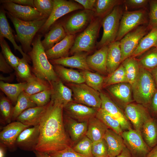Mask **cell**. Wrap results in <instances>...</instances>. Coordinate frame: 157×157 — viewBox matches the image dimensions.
Wrapping results in <instances>:
<instances>
[{
	"label": "cell",
	"mask_w": 157,
	"mask_h": 157,
	"mask_svg": "<svg viewBox=\"0 0 157 157\" xmlns=\"http://www.w3.org/2000/svg\"><path fill=\"white\" fill-rule=\"evenodd\" d=\"M63 106L51 99L39 124L40 137L35 150L48 154L71 146L63 121Z\"/></svg>",
	"instance_id": "1"
},
{
	"label": "cell",
	"mask_w": 157,
	"mask_h": 157,
	"mask_svg": "<svg viewBox=\"0 0 157 157\" xmlns=\"http://www.w3.org/2000/svg\"><path fill=\"white\" fill-rule=\"evenodd\" d=\"M43 35H37L32 44V48L28 53L32 63V72L37 77L47 81L51 85L52 82L59 79L53 66L48 59L41 42Z\"/></svg>",
	"instance_id": "2"
},
{
	"label": "cell",
	"mask_w": 157,
	"mask_h": 157,
	"mask_svg": "<svg viewBox=\"0 0 157 157\" xmlns=\"http://www.w3.org/2000/svg\"><path fill=\"white\" fill-rule=\"evenodd\" d=\"M6 13L13 24L17 39L21 43L23 51L25 53H28L32 49L31 45L36 33L48 18L44 17L33 21L26 22L16 18L7 11Z\"/></svg>",
	"instance_id": "3"
},
{
	"label": "cell",
	"mask_w": 157,
	"mask_h": 157,
	"mask_svg": "<svg viewBox=\"0 0 157 157\" xmlns=\"http://www.w3.org/2000/svg\"><path fill=\"white\" fill-rule=\"evenodd\" d=\"M131 85L134 101L147 108L157 89L150 72L140 67L138 76Z\"/></svg>",
	"instance_id": "4"
},
{
	"label": "cell",
	"mask_w": 157,
	"mask_h": 157,
	"mask_svg": "<svg viewBox=\"0 0 157 157\" xmlns=\"http://www.w3.org/2000/svg\"><path fill=\"white\" fill-rule=\"evenodd\" d=\"M102 20V19L98 17L93 19L84 30L75 38L69 53H88L94 49Z\"/></svg>",
	"instance_id": "5"
},
{
	"label": "cell",
	"mask_w": 157,
	"mask_h": 157,
	"mask_svg": "<svg viewBox=\"0 0 157 157\" xmlns=\"http://www.w3.org/2000/svg\"><path fill=\"white\" fill-rule=\"evenodd\" d=\"M121 6L115 7L110 13L102 19L103 33L100 41L96 44L98 49L115 41L123 14V8Z\"/></svg>",
	"instance_id": "6"
},
{
	"label": "cell",
	"mask_w": 157,
	"mask_h": 157,
	"mask_svg": "<svg viewBox=\"0 0 157 157\" xmlns=\"http://www.w3.org/2000/svg\"><path fill=\"white\" fill-rule=\"evenodd\" d=\"M148 13L146 9L124 12L115 41H119L126 34L138 26L148 24Z\"/></svg>",
	"instance_id": "7"
},
{
	"label": "cell",
	"mask_w": 157,
	"mask_h": 157,
	"mask_svg": "<svg viewBox=\"0 0 157 157\" xmlns=\"http://www.w3.org/2000/svg\"><path fill=\"white\" fill-rule=\"evenodd\" d=\"M69 85L72 92L74 101L98 110L101 108L99 92L84 83H70Z\"/></svg>",
	"instance_id": "8"
},
{
	"label": "cell",
	"mask_w": 157,
	"mask_h": 157,
	"mask_svg": "<svg viewBox=\"0 0 157 157\" xmlns=\"http://www.w3.org/2000/svg\"><path fill=\"white\" fill-rule=\"evenodd\" d=\"M150 31L148 24L139 26L127 33L119 41L122 62L131 56L140 40Z\"/></svg>",
	"instance_id": "9"
},
{
	"label": "cell",
	"mask_w": 157,
	"mask_h": 157,
	"mask_svg": "<svg viewBox=\"0 0 157 157\" xmlns=\"http://www.w3.org/2000/svg\"><path fill=\"white\" fill-rule=\"evenodd\" d=\"M121 135L132 157H146L151 149L144 142L140 133L131 128L123 131Z\"/></svg>",
	"instance_id": "10"
},
{
	"label": "cell",
	"mask_w": 157,
	"mask_h": 157,
	"mask_svg": "<svg viewBox=\"0 0 157 157\" xmlns=\"http://www.w3.org/2000/svg\"><path fill=\"white\" fill-rule=\"evenodd\" d=\"M52 11L46 22L38 32L39 34H45L51 27L58 19L74 10L82 9L83 6L79 3L65 0H53Z\"/></svg>",
	"instance_id": "11"
},
{
	"label": "cell",
	"mask_w": 157,
	"mask_h": 157,
	"mask_svg": "<svg viewBox=\"0 0 157 157\" xmlns=\"http://www.w3.org/2000/svg\"><path fill=\"white\" fill-rule=\"evenodd\" d=\"M124 112L133 129L140 133L144 123L151 117L147 108L136 103L127 105Z\"/></svg>",
	"instance_id": "12"
},
{
	"label": "cell",
	"mask_w": 157,
	"mask_h": 157,
	"mask_svg": "<svg viewBox=\"0 0 157 157\" xmlns=\"http://www.w3.org/2000/svg\"><path fill=\"white\" fill-rule=\"evenodd\" d=\"M0 3L7 11L14 17L24 21H33L46 17L35 8L17 4L7 0H1Z\"/></svg>",
	"instance_id": "13"
},
{
	"label": "cell",
	"mask_w": 157,
	"mask_h": 157,
	"mask_svg": "<svg viewBox=\"0 0 157 157\" xmlns=\"http://www.w3.org/2000/svg\"><path fill=\"white\" fill-rule=\"evenodd\" d=\"M94 17V11L84 10L72 15L62 24L67 34L75 35L87 26Z\"/></svg>",
	"instance_id": "14"
},
{
	"label": "cell",
	"mask_w": 157,
	"mask_h": 157,
	"mask_svg": "<svg viewBox=\"0 0 157 157\" xmlns=\"http://www.w3.org/2000/svg\"><path fill=\"white\" fill-rule=\"evenodd\" d=\"M30 126L17 121L8 124L0 132V143L5 145L10 151H15L17 148L16 142L19 135Z\"/></svg>",
	"instance_id": "15"
},
{
	"label": "cell",
	"mask_w": 157,
	"mask_h": 157,
	"mask_svg": "<svg viewBox=\"0 0 157 157\" xmlns=\"http://www.w3.org/2000/svg\"><path fill=\"white\" fill-rule=\"evenodd\" d=\"M99 94L101 101V108L119 121L123 131L132 128L131 124L120 108L105 93L100 92Z\"/></svg>",
	"instance_id": "16"
},
{
	"label": "cell",
	"mask_w": 157,
	"mask_h": 157,
	"mask_svg": "<svg viewBox=\"0 0 157 157\" xmlns=\"http://www.w3.org/2000/svg\"><path fill=\"white\" fill-rule=\"evenodd\" d=\"M40 134L39 125L24 129L17 140V148L27 151L35 150L39 142Z\"/></svg>",
	"instance_id": "17"
},
{
	"label": "cell",
	"mask_w": 157,
	"mask_h": 157,
	"mask_svg": "<svg viewBox=\"0 0 157 157\" xmlns=\"http://www.w3.org/2000/svg\"><path fill=\"white\" fill-rule=\"evenodd\" d=\"M98 110L74 101L63 108L66 115L80 122H88L90 118L96 116Z\"/></svg>",
	"instance_id": "18"
},
{
	"label": "cell",
	"mask_w": 157,
	"mask_h": 157,
	"mask_svg": "<svg viewBox=\"0 0 157 157\" xmlns=\"http://www.w3.org/2000/svg\"><path fill=\"white\" fill-rule=\"evenodd\" d=\"M63 121L66 131L71 141L77 143L86 135L88 122H78L66 114L63 115Z\"/></svg>",
	"instance_id": "19"
},
{
	"label": "cell",
	"mask_w": 157,
	"mask_h": 157,
	"mask_svg": "<svg viewBox=\"0 0 157 157\" xmlns=\"http://www.w3.org/2000/svg\"><path fill=\"white\" fill-rule=\"evenodd\" d=\"M88 55V53L81 52L75 54L70 57L68 56L49 61L53 65H60L83 70L90 71L91 69L88 65L87 62Z\"/></svg>",
	"instance_id": "20"
},
{
	"label": "cell",
	"mask_w": 157,
	"mask_h": 157,
	"mask_svg": "<svg viewBox=\"0 0 157 157\" xmlns=\"http://www.w3.org/2000/svg\"><path fill=\"white\" fill-rule=\"evenodd\" d=\"M108 90L124 108L134 101L131 84L124 82L109 86Z\"/></svg>",
	"instance_id": "21"
},
{
	"label": "cell",
	"mask_w": 157,
	"mask_h": 157,
	"mask_svg": "<svg viewBox=\"0 0 157 157\" xmlns=\"http://www.w3.org/2000/svg\"><path fill=\"white\" fill-rule=\"evenodd\" d=\"M6 11L1 6L0 9V37L6 38L11 42L15 51L17 50L22 54L23 58L25 59L29 63L31 59L28 55L24 53L22 46H18L16 43L12 30L7 19Z\"/></svg>",
	"instance_id": "22"
},
{
	"label": "cell",
	"mask_w": 157,
	"mask_h": 157,
	"mask_svg": "<svg viewBox=\"0 0 157 157\" xmlns=\"http://www.w3.org/2000/svg\"><path fill=\"white\" fill-rule=\"evenodd\" d=\"M75 39V35L67 34L62 41L46 51V53L49 60L68 57Z\"/></svg>",
	"instance_id": "23"
},
{
	"label": "cell",
	"mask_w": 157,
	"mask_h": 157,
	"mask_svg": "<svg viewBox=\"0 0 157 157\" xmlns=\"http://www.w3.org/2000/svg\"><path fill=\"white\" fill-rule=\"evenodd\" d=\"M51 86V99L62 105L63 108L69 103L74 101L72 90L65 85L59 78L52 82Z\"/></svg>",
	"instance_id": "24"
},
{
	"label": "cell",
	"mask_w": 157,
	"mask_h": 157,
	"mask_svg": "<svg viewBox=\"0 0 157 157\" xmlns=\"http://www.w3.org/2000/svg\"><path fill=\"white\" fill-rule=\"evenodd\" d=\"M47 105L27 109L18 116L16 121L29 126L39 125L46 111Z\"/></svg>",
	"instance_id": "25"
},
{
	"label": "cell",
	"mask_w": 157,
	"mask_h": 157,
	"mask_svg": "<svg viewBox=\"0 0 157 157\" xmlns=\"http://www.w3.org/2000/svg\"><path fill=\"white\" fill-rule=\"evenodd\" d=\"M108 46L102 47L92 55L87 56V62L91 69L103 74H107L106 69Z\"/></svg>",
	"instance_id": "26"
},
{
	"label": "cell",
	"mask_w": 157,
	"mask_h": 157,
	"mask_svg": "<svg viewBox=\"0 0 157 157\" xmlns=\"http://www.w3.org/2000/svg\"><path fill=\"white\" fill-rule=\"evenodd\" d=\"M67 35L62 23H59L55 24L45 34L44 39L41 41L45 51L62 41Z\"/></svg>",
	"instance_id": "27"
},
{
	"label": "cell",
	"mask_w": 157,
	"mask_h": 157,
	"mask_svg": "<svg viewBox=\"0 0 157 157\" xmlns=\"http://www.w3.org/2000/svg\"><path fill=\"white\" fill-rule=\"evenodd\" d=\"M106 142L109 157H116L125 146L121 135L108 129L103 138Z\"/></svg>",
	"instance_id": "28"
},
{
	"label": "cell",
	"mask_w": 157,
	"mask_h": 157,
	"mask_svg": "<svg viewBox=\"0 0 157 157\" xmlns=\"http://www.w3.org/2000/svg\"><path fill=\"white\" fill-rule=\"evenodd\" d=\"M108 46L106 69L107 74L109 75L120 65L122 62V55L119 41H115Z\"/></svg>",
	"instance_id": "29"
},
{
	"label": "cell",
	"mask_w": 157,
	"mask_h": 157,
	"mask_svg": "<svg viewBox=\"0 0 157 157\" xmlns=\"http://www.w3.org/2000/svg\"><path fill=\"white\" fill-rule=\"evenodd\" d=\"M108 127L95 116L90 118L88 121L86 135L92 142L100 140L104 138Z\"/></svg>",
	"instance_id": "30"
},
{
	"label": "cell",
	"mask_w": 157,
	"mask_h": 157,
	"mask_svg": "<svg viewBox=\"0 0 157 157\" xmlns=\"http://www.w3.org/2000/svg\"><path fill=\"white\" fill-rule=\"evenodd\" d=\"M140 133L151 149L157 145V119L151 117L143 125Z\"/></svg>",
	"instance_id": "31"
},
{
	"label": "cell",
	"mask_w": 157,
	"mask_h": 157,
	"mask_svg": "<svg viewBox=\"0 0 157 157\" xmlns=\"http://www.w3.org/2000/svg\"><path fill=\"white\" fill-rule=\"evenodd\" d=\"M53 65L55 72L62 82L75 84L85 83L84 77L80 72L75 70L66 68L60 65Z\"/></svg>",
	"instance_id": "32"
},
{
	"label": "cell",
	"mask_w": 157,
	"mask_h": 157,
	"mask_svg": "<svg viewBox=\"0 0 157 157\" xmlns=\"http://www.w3.org/2000/svg\"><path fill=\"white\" fill-rule=\"evenodd\" d=\"M26 82L10 83L0 81V88L13 105H15L20 94L24 91Z\"/></svg>",
	"instance_id": "33"
},
{
	"label": "cell",
	"mask_w": 157,
	"mask_h": 157,
	"mask_svg": "<svg viewBox=\"0 0 157 157\" xmlns=\"http://www.w3.org/2000/svg\"><path fill=\"white\" fill-rule=\"evenodd\" d=\"M157 42V27L151 29L140 40L139 43L130 57L139 56L154 47Z\"/></svg>",
	"instance_id": "34"
},
{
	"label": "cell",
	"mask_w": 157,
	"mask_h": 157,
	"mask_svg": "<svg viewBox=\"0 0 157 157\" xmlns=\"http://www.w3.org/2000/svg\"><path fill=\"white\" fill-rule=\"evenodd\" d=\"M123 0H97L94 12V16L101 19L109 14L116 6L124 3Z\"/></svg>",
	"instance_id": "35"
},
{
	"label": "cell",
	"mask_w": 157,
	"mask_h": 157,
	"mask_svg": "<svg viewBox=\"0 0 157 157\" xmlns=\"http://www.w3.org/2000/svg\"><path fill=\"white\" fill-rule=\"evenodd\" d=\"M51 88V86L47 81L41 79L33 74L27 82L24 91L29 95Z\"/></svg>",
	"instance_id": "36"
},
{
	"label": "cell",
	"mask_w": 157,
	"mask_h": 157,
	"mask_svg": "<svg viewBox=\"0 0 157 157\" xmlns=\"http://www.w3.org/2000/svg\"><path fill=\"white\" fill-rule=\"evenodd\" d=\"M36 106L30 99L29 95L24 91L23 92L19 95L16 103L14 106L12 121L16 120L18 116L27 109Z\"/></svg>",
	"instance_id": "37"
},
{
	"label": "cell",
	"mask_w": 157,
	"mask_h": 157,
	"mask_svg": "<svg viewBox=\"0 0 157 157\" xmlns=\"http://www.w3.org/2000/svg\"><path fill=\"white\" fill-rule=\"evenodd\" d=\"M128 82L131 85L134 82L138 74L140 66L138 60L134 57H129L122 62Z\"/></svg>",
	"instance_id": "38"
},
{
	"label": "cell",
	"mask_w": 157,
	"mask_h": 157,
	"mask_svg": "<svg viewBox=\"0 0 157 157\" xmlns=\"http://www.w3.org/2000/svg\"><path fill=\"white\" fill-rule=\"evenodd\" d=\"M95 117L102 122L108 129L121 135L123 131L120 122L106 111L100 108L98 110Z\"/></svg>",
	"instance_id": "39"
},
{
	"label": "cell",
	"mask_w": 157,
	"mask_h": 157,
	"mask_svg": "<svg viewBox=\"0 0 157 157\" xmlns=\"http://www.w3.org/2000/svg\"><path fill=\"white\" fill-rule=\"evenodd\" d=\"M138 60L140 67L149 71L157 67V48L153 47Z\"/></svg>",
	"instance_id": "40"
},
{
	"label": "cell",
	"mask_w": 157,
	"mask_h": 157,
	"mask_svg": "<svg viewBox=\"0 0 157 157\" xmlns=\"http://www.w3.org/2000/svg\"><path fill=\"white\" fill-rule=\"evenodd\" d=\"M14 106L10 101L2 93L0 94V122L3 124H9L12 121Z\"/></svg>",
	"instance_id": "41"
},
{
	"label": "cell",
	"mask_w": 157,
	"mask_h": 157,
	"mask_svg": "<svg viewBox=\"0 0 157 157\" xmlns=\"http://www.w3.org/2000/svg\"><path fill=\"white\" fill-rule=\"evenodd\" d=\"M88 85L99 92L103 87L104 78L99 74L90 71L83 70L80 72Z\"/></svg>",
	"instance_id": "42"
},
{
	"label": "cell",
	"mask_w": 157,
	"mask_h": 157,
	"mask_svg": "<svg viewBox=\"0 0 157 157\" xmlns=\"http://www.w3.org/2000/svg\"><path fill=\"white\" fill-rule=\"evenodd\" d=\"M124 82L129 83L125 69L121 64L113 73L104 78L103 87Z\"/></svg>",
	"instance_id": "43"
},
{
	"label": "cell",
	"mask_w": 157,
	"mask_h": 157,
	"mask_svg": "<svg viewBox=\"0 0 157 157\" xmlns=\"http://www.w3.org/2000/svg\"><path fill=\"white\" fill-rule=\"evenodd\" d=\"M24 58H20L19 63L14 69L17 76L22 82L28 81L33 76L31 68Z\"/></svg>",
	"instance_id": "44"
},
{
	"label": "cell",
	"mask_w": 157,
	"mask_h": 157,
	"mask_svg": "<svg viewBox=\"0 0 157 157\" xmlns=\"http://www.w3.org/2000/svg\"><path fill=\"white\" fill-rule=\"evenodd\" d=\"M0 44L2 53L5 58L14 69L18 64L20 58L16 56L5 40L4 38L0 37Z\"/></svg>",
	"instance_id": "45"
},
{
	"label": "cell",
	"mask_w": 157,
	"mask_h": 157,
	"mask_svg": "<svg viewBox=\"0 0 157 157\" xmlns=\"http://www.w3.org/2000/svg\"><path fill=\"white\" fill-rule=\"evenodd\" d=\"M92 142L86 135L72 147L77 152L86 157H93L92 152Z\"/></svg>",
	"instance_id": "46"
},
{
	"label": "cell",
	"mask_w": 157,
	"mask_h": 157,
	"mask_svg": "<svg viewBox=\"0 0 157 157\" xmlns=\"http://www.w3.org/2000/svg\"><path fill=\"white\" fill-rule=\"evenodd\" d=\"M51 94V88L29 95V98L37 106H43L50 102Z\"/></svg>",
	"instance_id": "47"
},
{
	"label": "cell",
	"mask_w": 157,
	"mask_h": 157,
	"mask_svg": "<svg viewBox=\"0 0 157 157\" xmlns=\"http://www.w3.org/2000/svg\"><path fill=\"white\" fill-rule=\"evenodd\" d=\"M34 4L37 10L44 16L48 17L53 7V0H34Z\"/></svg>",
	"instance_id": "48"
},
{
	"label": "cell",
	"mask_w": 157,
	"mask_h": 157,
	"mask_svg": "<svg viewBox=\"0 0 157 157\" xmlns=\"http://www.w3.org/2000/svg\"><path fill=\"white\" fill-rule=\"evenodd\" d=\"M92 152L93 157H109L107 143L104 138L93 142Z\"/></svg>",
	"instance_id": "49"
},
{
	"label": "cell",
	"mask_w": 157,
	"mask_h": 157,
	"mask_svg": "<svg viewBox=\"0 0 157 157\" xmlns=\"http://www.w3.org/2000/svg\"><path fill=\"white\" fill-rule=\"evenodd\" d=\"M149 11L148 13V27L150 30L157 27V0H149Z\"/></svg>",
	"instance_id": "50"
},
{
	"label": "cell",
	"mask_w": 157,
	"mask_h": 157,
	"mask_svg": "<svg viewBox=\"0 0 157 157\" xmlns=\"http://www.w3.org/2000/svg\"><path fill=\"white\" fill-rule=\"evenodd\" d=\"M49 154L51 157H86L76 152L71 147Z\"/></svg>",
	"instance_id": "51"
},
{
	"label": "cell",
	"mask_w": 157,
	"mask_h": 157,
	"mask_svg": "<svg viewBox=\"0 0 157 157\" xmlns=\"http://www.w3.org/2000/svg\"><path fill=\"white\" fill-rule=\"evenodd\" d=\"M149 2L148 0H125L124 3L127 8L146 9Z\"/></svg>",
	"instance_id": "52"
},
{
	"label": "cell",
	"mask_w": 157,
	"mask_h": 157,
	"mask_svg": "<svg viewBox=\"0 0 157 157\" xmlns=\"http://www.w3.org/2000/svg\"><path fill=\"white\" fill-rule=\"evenodd\" d=\"M147 108L151 117L157 119V89Z\"/></svg>",
	"instance_id": "53"
},
{
	"label": "cell",
	"mask_w": 157,
	"mask_h": 157,
	"mask_svg": "<svg viewBox=\"0 0 157 157\" xmlns=\"http://www.w3.org/2000/svg\"><path fill=\"white\" fill-rule=\"evenodd\" d=\"M14 69L8 63L2 53H0V71L4 73H10Z\"/></svg>",
	"instance_id": "54"
},
{
	"label": "cell",
	"mask_w": 157,
	"mask_h": 157,
	"mask_svg": "<svg viewBox=\"0 0 157 157\" xmlns=\"http://www.w3.org/2000/svg\"><path fill=\"white\" fill-rule=\"evenodd\" d=\"M96 0H75L74 1L81 5L84 10H91L94 12L95 10V6Z\"/></svg>",
	"instance_id": "55"
},
{
	"label": "cell",
	"mask_w": 157,
	"mask_h": 157,
	"mask_svg": "<svg viewBox=\"0 0 157 157\" xmlns=\"http://www.w3.org/2000/svg\"><path fill=\"white\" fill-rule=\"evenodd\" d=\"M7 1L17 4L35 8L33 0H7Z\"/></svg>",
	"instance_id": "56"
},
{
	"label": "cell",
	"mask_w": 157,
	"mask_h": 157,
	"mask_svg": "<svg viewBox=\"0 0 157 157\" xmlns=\"http://www.w3.org/2000/svg\"><path fill=\"white\" fill-rule=\"evenodd\" d=\"M116 157H132L130 152L126 146Z\"/></svg>",
	"instance_id": "57"
},
{
	"label": "cell",
	"mask_w": 157,
	"mask_h": 157,
	"mask_svg": "<svg viewBox=\"0 0 157 157\" xmlns=\"http://www.w3.org/2000/svg\"><path fill=\"white\" fill-rule=\"evenodd\" d=\"M146 157H157V145L151 149Z\"/></svg>",
	"instance_id": "58"
},
{
	"label": "cell",
	"mask_w": 157,
	"mask_h": 157,
	"mask_svg": "<svg viewBox=\"0 0 157 157\" xmlns=\"http://www.w3.org/2000/svg\"><path fill=\"white\" fill-rule=\"evenodd\" d=\"M0 81L6 82H11L13 80L14 78V74H11L10 76L7 77H5L3 76L0 74Z\"/></svg>",
	"instance_id": "59"
},
{
	"label": "cell",
	"mask_w": 157,
	"mask_h": 157,
	"mask_svg": "<svg viewBox=\"0 0 157 157\" xmlns=\"http://www.w3.org/2000/svg\"><path fill=\"white\" fill-rule=\"evenodd\" d=\"M36 157H51L48 153L34 150L33 151Z\"/></svg>",
	"instance_id": "60"
},
{
	"label": "cell",
	"mask_w": 157,
	"mask_h": 157,
	"mask_svg": "<svg viewBox=\"0 0 157 157\" xmlns=\"http://www.w3.org/2000/svg\"><path fill=\"white\" fill-rule=\"evenodd\" d=\"M7 149L5 145L0 143V157H5Z\"/></svg>",
	"instance_id": "61"
},
{
	"label": "cell",
	"mask_w": 157,
	"mask_h": 157,
	"mask_svg": "<svg viewBox=\"0 0 157 157\" xmlns=\"http://www.w3.org/2000/svg\"><path fill=\"white\" fill-rule=\"evenodd\" d=\"M157 88V67L150 71Z\"/></svg>",
	"instance_id": "62"
},
{
	"label": "cell",
	"mask_w": 157,
	"mask_h": 157,
	"mask_svg": "<svg viewBox=\"0 0 157 157\" xmlns=\"http://www.w3.org/2000/svg\"><path fill=\"white\" fill-rule=\"evenodd\" d=\"M154 47H155L157 48V42L155 44V45L154 46Z\"/></svg>",
	"instance_id": "63"
}]
</instances>
